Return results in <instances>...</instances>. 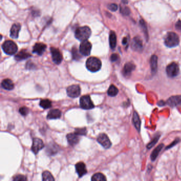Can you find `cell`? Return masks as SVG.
Here are the masks:
<instances>
[{"mask_svg":"<svg viewBox=\"0 0 181 181\" xmlns=\"http://www.w3.org/2000/svg\"><path fill=\"white\" fill-rule=\"evenodd\" d=\"M163 146H164L163 144H160L152 152V154L151 155V158L152 161L155 160L156 158L157 157V156H158L159 153L160 152V151H161V150L162 149Z\"/></svg>","mask_w":181,"mask_h":181,"instance_id":"cell-25","label":"cell"},{"mask_svg":"<svg viewBox=\"0 0 181 181\" xmlns=\"http://www.w3.org/2000/svg\"><path fill=\"white\" fill-rule=\"evenodd\" d=\"M42 177L43 181H54L53 175L49 171H45L42 174Z\"/></svg>","mask_w":181,"mask_h":181,"instance_id":"cell-29","label":"cell"},{"mask_svg":"<svg viewBox=\"0 0 181 181\" xmlns=\"http://www.w3.org/2000/svg\"><path fill=\"white\" fill-rule=\"evenodd\" d=\"M92 45L87 40L83 41L80 45V53L84 56L90 55Z\"/></svg>","mask_w":181,"mask_h":181,"instance_id":"cell-8","label":"cell"},{"mask_svg":"<svg viewBox=\"0 0 181 181\" xmlns=\"http://www.w3.org/2000/svg\"><path fill=\"white\" fill-rule=\"evenodd\" d=\"M1 86L4 89L8 90H12L15 87L12 81L9 79L3 80L1 83Z\"/></svg>","mask_w":181,"mask_h":181,"instance_id":"cell-20","label":"cell"},{"mask_svg":"<svg viewBox=\"0 0 181 181\" xmlns=\"http://www.w3.org/2000/svg\"><path fill=\"white\" fill-rule=\"evenodd\" d=\"M97 141L103 147L106 149L110 148L112 146V143L108 136L104 133H102L99 135L97 138Z\"/></svg>","mask_w":181,"mask_h":181,"instance_id":"cell-9","label":"cell"},{"mask_svg":"<svg viewBox=\"0 0 181 181\" xmlns=\"http://www.w3.org/2000/svg\"><path fill=\"white\" fill-rule=\"evenodd\" d=\"M80 107L85 110H90L94 107L90 97L88 95L83 96L81 97L80 99Z\"/></svg>","mask_w":181,"mask_h":181,"instance_id":"cell-5","label":"cell"},{"mask_svg":"<svg viewBox=\"0 0 181 181\" xmlns=\"http://www.w3.org/2000/svg\"><path fill=\"white\" fill-rule=\"evenodd\" d=\"M30 57L31 55L29 53L25 51H21L17 55H15V60L20 61L26 60L27 59Z\"/></svg>","mask_w":181,"mask_h":181,"instance_id":"cell-19","label":"cell"},{"mask_svg":"<svg viewBox=\"0 0 181 181\" xmlns=\"http://www.w3.org/2000/svg\"><path fill=\"white\" fill-rule=\"evenodd\" d=\"M91 31L89 27L83 26L79 27L75 31V37L80 41H86L90 37Z\"/></svg>","mask_w":181,"mask_h":181,"instance_id":"cell-1","label":"cell"},{"mask_svg":"<svg viewBox=\"0 0 181 181\" xmlns=\"http://www.w3.org/2000/svg\"><path fill=\"white\" fill-rule=\"evenodd\" d=\"M133 124L134 125L136 128L138 130V131H140V125H141V122L140 120V118L139 115L136 112H134L133 114Z\"/></svg>","mask_w":181,"mask_h":181,"instance_id":"cell-24","label":"cell"},{"mask_svg":"<svg viewBox=\"0 0 181 181\" xmlns=\"http://www.w3.org/2000/svg\"><path fill=\"white\" fill-rule=\"evenodd\" d=\"M72 53H73V57L75 59H78V57H79L77 49H73L72 50Z\"/></svg>","mask_w":181,"mask_h":181,"instance_id":"cell-36","label":"cell"},{"mask_svg":"<svg viewBox=\"0 0 181 181\" xmlns=\"http://www.w3.org/2000/svg\"><path fill=\"white\" fill-rule=\"evenodd\" d=\"M164 42L166 46L168 47H175L179 44V37L176 33L170 32L166 35Z\"/></svg>","mask_w":181,"mask_h":181,"instance_id":"cell-3","label":"cell"},{"mask_svg":"<svg viewBox=\"0 0 181 181\" xmlns=\"http://www.w3.org/2000/svg\"><path fill=\"white\" fill-rule=\"evenodd\" d=\"M67 92L68 96L71 98H76L79 96L81 93L80 87L79 85H73L68 87Z\"/></svg>","mask_w":181,"mask_h":181,"instance_id":"cell-7","label":"cell"},{"mask_svg":"<svg viewBox=\"0 0 181 181\" xmlns=\"http://www.w3.org/2000/svg\"><path fill=\"white\" fill-rule=\"evenodd\" d=\"M175 27H176V28L177 29V30L181 31V20H178L177 21L176 25H175Z\"/></svg>","mask_w":181,"mask_h":181,"instance_id":"cell-38","label":"cell"},{"mask_svg":"<svg viewBox=\"0 0 181 181\" xmlns=\"http://www.w3.org/2000/svg\"><path fill=\"white\" fill-rule=\"evenodd\" d=\"M27 178L23 175H18L16 176L13 178V181H26Z\"/></svg>","mask_w":181,"mask_h":181,"instance_id":"cell-32","label":"cell"},{"mask_svg":"<svg viewBox=\"0 0 181 181\" xmlns=\"http://www.w3.org/2000/svg\"><path fill=\"white\" fill-rule=\"evenodd\" d=\"M2 49L5 53L8 55H13L18 50V46L15 43L11 41H7L4 42L2 46Z\"/></svg>","mask_w":181,"mask_h":181,"instance_id":"cell-4","label":"cell"},{"mask_svg":"<svg viewBox=\"0 0 181 181\" xmlns=\"http://www.w3.org/2000/svg\"><path fill=\"white\" fill-rule=\"evenodd\" d=\"M92 181H106V178L105 176L100 173L94 174L91 178Z\"/></svg>","mask_w":181,"mask_h":181,"instance_id":"cell-28","label":"cell"},{"mask_svg":"<svg viewBox=\"0 0 181 181\" xmlns=\"http://www.w3.org/2000/svg\"><path fill=\"white\" fill-rule=\"evenodd\" d=\"M168 103L170 105L176 106L181 104V96L172 97L168 99Z\"/></svg>","mask_w":181,"mask_h":181,"instance_id":"cell-21","label":"cell"},{"mask_svg":"<svg viewBox=\"0 0 181 181\" xmlns=\"http://www.w3.org/2000/svg\"><path fill=\"white\" fill-rule=\"evenodd\" d=\"M121 13L125 15H128L130 12V11L129 10V9L127 7H124V8H121Z\"/></svg>","mask_w":181,"mask_h":181,"instance_id":"cell-34","label":"cell"},{"mask_svg":"<svg viewBox=\"0 0 181 181\" xmlns=\"http://www.w3.org/2000/svg\"><path fill=\"white\" fill-rule=\"evenodd\" d=\"M135 69L134 64L132 63H128L124 65L123 70V73L125 76H130Z\"/></svg>","mask_w":181,"mask_h":181,"instance_id":"cell-18","label":"cell"},{"mask_svg":"<svg viewBox=\"0 0 181 181\" xmlns=\"http://www.w3.org/2000/svg\"><path fill=\"white\" fill-rule=\"evenodd\" d=\"M158 141V138H156L151 143H149L148 145L147 146L148 148H150L152 147L154 144H155L156 142H157Z\"/></svg>","mask_w":181,"mask_h":181,"instance_id":"cell-39","label":"cell"},{"mask_svg":"<svg viewBox=\"0 0 181 181\" xmlns=\"http://www.w3.org/2000/svg\"><path fill=\"white\" fill-rule=\"evenodd\" d=\"M110 45L111 49H114L116 46L117 39L116 34L114 31H111L110 35Z\"/></svg>","mask_w":181,"mask_h":181,"instance_id":"cell-22","label":"cell"},{"mask_svg":"<svg viewBox=\"0 0 181 181\" xmlns=\"http://www.w3.org/2000/svg\"><path fill=\"white\" fill-rule=\"evenodd\" d=\"M21 29V25L17 23H15L12 25L11 29L10 30V37L13 39H17L18 38L19 33Z\"/></svg>","mask_w":181,"mask_h":181,"instance_id":"cell-14","label":"cell"},{"mask_svg":"<svg viewBox=\"0 0 181 181\" xmlns=\"http://www.w3.org/2000/svg\"><path fill=\"white\" fill-rule=\"evenodd\" d=\"M108 8L112 11H115L117 10V5L116 4H110L108 5Z\"/></svg>","mask_w":181,"mask_h":181,"instance_id":"cell-35","label":"cell"},{"mask_svg":"<svg viewBox=\"0 0 181 181\" xmlns=\"http://www.w3.org/2000/svg\"><path fill=\"white\" fill-rule=\"evenodd\" d=\"M166 71L167 76L170 78H174L178 75L180 69L177 63L173 62L167 67Z\"/></svg>","mask_w":181,"mask_h":181,"instance_id":"cell-6","label":"cell"},{"mask_svg":"<svg viewBox=\"0 0 181 181\" xmlns=\"http://www.w3.org/2000/svg\"><path fill=\"white\" fill-rule=\"evenodd\" d=\"M51 51L52 54V57L53 62L57 64H60L63 60L62 55L60 51L54 47L51 48Z\"/></svg>","mask_w":181,"mask_h":181,"instance_id":"cell-10","label":"cell"},{"mask_svg":"<svg viewBox=\"0 0 181 181\" xmlns=\"http://www.w3.org/2000/svg\"><path fill=\"white\" fill-rule=\"evenodd\" d=\"M140 25L141 26V27L142 28V30L144 31V33H145V35L148 37V33H147V27L146 26V24L144 23V21H143V20H140Z\"/></svg>","mask_w":181,"mask_h":181,"instance_id":"cell-33","label":"cell"},{"mask_svg":"<svg viewBox=\"0 0 181 181\" xmlns=\"http://www.w3.org/2000/svg\"><path fill=\"white\" fill-rule=\"evenodd\" d=\"M158 58L156 55H152L150 59V65L152 72H156L157 69Z\"/></svg>","mask_w":181,"mask_h":181,"instance_id":"cell-23","label":"cell"},{"mask_svg":"<svg viewBox=\"0 0 181 181\" xmlns=\"http://www.w3.org/2000/svg\"><path fill=\"white\" fill-rule=\"evenodd\" d=\"M118 57L116 54H113L111 55L110 60L112 62H115L118 60Z\"/></svg>","mask_w":181,"mask_h":181,"instance_id":"cell-37","label":"cell"},{"mask_svg":"<svg viewBox=\"0 0 181 181\" xmlns=\"http://www.w3.org/2000/svg\"><path fill=\"white\" fill-rule=\"evenodd\" d=\"M46 49V45L43 43H36L33 47V52L39 55H42L45 52Z\"/></svg>","mask_w":181,"mask_h":181,"instance_id":"cell-15","label":"cell"},{"mask_svg":"<svg viewBox=\"0 0 181 181\" xmlns=\"http://www.w3.org/2000/svg\"><path fill=\"white\" fill-rule=\"evenodd\" d=\"M76 170L79 177H83V175L86 174L87 173L86 166L83 162L77 163L76 165Z\"/></svg>","mask_w":181,"mask_h":181,"instance_id":"cell-13","label":"cell"},{"mask_svg":"<svg viewBox=\"0 0 181 181\" xmlns=\"http://www.w3.org/2000/svg\"><path fill=\"white\" fill-rule=\"evenodd\" d=\"M68 142L71 146H75L79 142V138L75 133H70L67 136Z\"/></svg>","mask_w":181,"mask_h":181,"instance_id":"cell-16","label":"cell"},{"mask_svg":"<svg viewBox=\"0 0 181 181\" xmlns=\"http://www.w3.org/2000/svg\"><path fill=\"white\" fill-rule=\"evenodd\" d=\"M131 46L132 49L136 51H141L143 49V44L141 39L138 37L133 38Z\"/></svg>","mask_w":181,"mask_h":181,"instance_id":"cell-12","label":"cell"},{"mask_svg":"<svg viewBox=\"0 0 181 181\" xmlns=\"http://www.w3.org/2000/svg\"><path fill=\"white\" fill-rule=\"evenodd\" d=\"M127 42H128V39L126 38H124V39H123V41H122V43L123 45H125L127 44Z\"/></svg>","mask_w":181,"mask_h":181,"instance_id":"cell-40","label":"cell"},{"mask_svg":"<svg viewBox=\"0 0 181 181\" xmlns=\"http://www.w3.org/2000/svg\"><path fill=\"white\" fill-rule=\"evenodd\" d=\"M39 105L44 109H47L52 107V102L49 99H42Z\"/></svg>","mask_w":181,"mask_h":181,"instance_id":"cell-27","label":"cell"},{"mask_svg":"<svg viewBox=\"0 0 181 181\" xmlns=\"http://www.w3.org/2000/svg\"><path fill=\"white\" fill-rule=\"evenodd\" d=\"M118 90L114 85H111L109 87V89L107 91V94L110 97H114L117 95Z\"/></svg>","mask_w":181,"mask_h":181,"instance_id":"cell-26","label":"cell"},{"mask_svg":"<svg viewBox=\"0 0 181 181\" xmlns=\"http://www.w3.org/2000/svg\"><path fill=\"white\" fill-rule=\"evenodd\" d=\"M75 133L77 135H86L87 133L86 128H76Z\"/></svg>","mask_w":181,"mask_h":181,"instance_id":"cell-30","label":"cell"},{"mask_svg":"<svg viewBox=\"0 0 181 181\" xmlns=\"http://www.w3.org/2000/svg\"><path fill=\"white\" fill-rule=\"evenodd\" d=\"M19 112L23 116H26L29 113V110L26 107H22L20 108Z\"/></svg>","mask_w":181,"mask_h":181,"instance_id":"cell-31","label":"cell"},{"mask_svg":"<svg viewBox=\"0 0 181 181\" xmlns=\"http://www.w3.org/2000/svg\"><path fill=\"white\" fill-rule=\"evenodd\" d=\"M61 112L58 109H54L51 110L47 114V118L49 120L51 119H57L60 118L61 116Z\"/></svg>","mask_w":181,"mask_h":181,"instance_id":"cell-17","label":"cell"},{"mask_svg":"<svg viewBox=\"0 0 181 181\" xmlns=\"http://www.w3.org/2000/svg\"><path fill=\"white\" fill-rule=\"evenodd\" d=\"M44 147V144L42 140L38 138H35L33 139V146L31 150L34 154H37L39 150H41Z\"/></svg>","mask_w":181,"mask_h":181,"instance_id":"cell-11","label":"cell"},{"mask_svg":"<svg viewBox=\"0 0 181 181\" xmlns=\"http://www.w3.org/2000/svg\"><path fill=\"white\" fill-rule=\"evenodd\" d=\"M86 67L90 71L92 72L98 71L102 67V62L98 58L91 57L87 60Z\"/></svg>","mask_w":181,"mask_h":181,"instance_id":"cell-2","label":"cell"}]
</instances>
